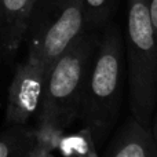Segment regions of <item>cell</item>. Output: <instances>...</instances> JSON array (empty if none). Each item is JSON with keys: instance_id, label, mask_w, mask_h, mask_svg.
I'll list each match as a JSON object with an SVG mask.
<instances>
[{"instance_id": "obj_14", "label": "cell", "mask_w": 157, "mask_h": 157, "mask_svg": "<svg viewBox=\"0 0 157 157\" xmlns=\"http://www.w3.org/2000/svg\"><path fill=\"white\" fill-rule=\"evenodd\" d=\"M152 131H153V136H155V141H156V144H157V114L155 116V120H153Z\"/></svg>"}, {"instance_id": "obj_3", "label": "cell", "mask_w": 157, "mask_h": 157, "mask_svg": "<svg viewBox=\"0 0 157 157\" xmlns=\"http://www.w3.org/2000/svg\"><path fill=\"white\" fill-rule=\"evenodd\" d=\"M101 36L84 30L55 59L47 73L37 119H51L68 128L78 117L84 86Z\"/></svg>"}, {"instance_id": "obj_8", "label": "cell", "mask_w": 157, "mask_h": 157, "mask_svg": "<svg viewBox=\"0 0 157 157\" xmlns=\"http://www.w3.org/2000/svg\"><path fill=\"white\" fill-rule=\"evenodd\" d=\"M33 145V128L26 124H8L0 131V157H28Z\"/></svg>"}, {"instance_id": "obj_7", "label": "cell", "mask_w": 157, "mask_h": 157, "mask_svg": "<svg viewBox=\"0 0 157 157\" xmlns=\"http://www.w3.org/2000/svg\"><path fill=\"white\" fill-rule=\"evenodd\" d=\"M105 157H157L152 127H145L131 117L119 131Z\"/></svg>"}, {"instance_id": "obj_9", "label": "cell", "mask_w": 157, "mask_h": 157, "mask_svg": "<svg viewBox=\"0 0 157 157\" xmlns=\"http://www.w3.org/2000/svg\"><path fill=\"white\" fill-rule=\"evenodd\" d=\"M58 150L62 157H99L98 156L99 149L91 132L84 127L71 135L65 134Z\"/></svg>"}, {"instance_id": "obj_2", "label": "cell", "mask_w": 157, "mask_h": 157, "mask_svg": "<svg viewBox=\"0 0 157 157\" xmlns=\"http://www.w3.org/2000/svg\"><path fill=\"white\" fill-rule=\"evenodd\" d=\"M125 57L132 117L152 127L157 103V37L149 0H127Z\"/></svg>"}, {"instance_id": "obj_11", "label": "cell", "mask_w": 157, "mask_h": 157, "mask_svg": "<svg viewBox=\"0 0 157 157\" xmlns=\"http://www.w3.org/2000/svg\"><path fill=\"white\" fill-rule=\"evenodd\" d=\"M32 128L35 135V144L51 153L58 150L66 130L62 124L51 119H37L36 125Z\"/></svg>"}, {"instance_id": "obj_12", "label": "cell", "mask_w": 157, "mask_h": 157, "mask_svg": "<svg viewBox=\"0 0 157 157\" xmlns=\"http://www.w3.org/2000/svg\"><path fill=\"white\" fill-rule=\"evenodd\" d=\"M52 153L48 152L47 149H44V147L39 146V145H33L32 149H30L29 155H28V157H51Z\"/></svg>"}, {"instance_id": "obj_6", "label": "cell", "mask_w": 157, "mask_h": 157, "mask_svg": "<svg viewBox=\"0 0 157 157\" xmlns=\"http://www.w3.org/2000/svg\"><path fill=\"white\" fill-rule=\"evenodd\" d=\"M37 0H0V62H11L25 41Z\"/></svg>"}, {"instance_id": "obj_1", "label": "cell", "mask_w": 157, "mask_h": 157, "mask_svg": "<svg viewBox=\"0 0 157 157\" xmlns=\"http://www.w3.org/2000/svg\"><path fill=\"white\" fill-rule=\"evenodd\" d=\"M124 44L116 25H106L84 86L78 117L91 132L98 149L109 138L119 119L125 78Z\"/></svg>"}, {"instance_id": "obj_4", "label": "cell", "mask_w": 157, "mask_h": 157, "mask_svg": "<svg viewBox=\"0 0 157 157\" xmlns=\"http://www.w3.org/2000/svg\"><path fill=\"white\" fill-rule=\"evenodd\" d=\"M84 30L83 0H37L25 36L26 58L40 62L48 72L61 52Z\"/></svg>"}, {"instance_id": "obj_5", "label": "cell", "mask_w": 157, "mask_h": 157, "mask_svg": "<svg viewBox=\"0 0 157 157\" xmlns=\"http://www.w3.org/2000/svg\"><path fill=\"white\" fill-rule=\"evenodd\" d=\"M47 69L40 62L25 59L15 69L8 88L6 121L24 125L37 113L47 78Z\"/></svg>"}, {"instance_id": "obj_10", "label": "cell", "mask_w": 157, "mask_h": 157, "mask_svg": "<svg viewBox=\"0 0 157 157\" xmlns=\"http://www.w3.org/2000/svg\"><path fill=\"white\" fill-rule=\"evenodd\" d=\"M86 30L97 32L109 24L119 0H83Z\"/></svg>"}, {"instance_id": "obj_13", "label": "cell", "mask_w": 157, "mask_h": 157, "mask_svg": "<svg viewBox=\"0 0 157 157\" xmlns=\"http://www.w3.org/2000/svg\"><path fill=\"white\" fill-rule=\"evenodd\" d=\"M149 10H150V18L155 28V33L157 37V0H149Z\"/></svg>"}]
</instances>
